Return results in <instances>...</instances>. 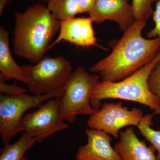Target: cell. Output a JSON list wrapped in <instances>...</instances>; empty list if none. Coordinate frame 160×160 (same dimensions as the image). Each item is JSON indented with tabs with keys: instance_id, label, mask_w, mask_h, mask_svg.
<instances>
[{
	"instance_id": "6da1fadb",
	"label": "cell",
	"mask_w": 160,
	"mask_h": 160,
	"mask_svg": "<svg viewBox=\"0 0 160 160\" xmlns=\"http://www.w3.org/2000/svg\"><path fill=\"white\" fill-rule=\"evenodd\" d=\"M146 25V20H135L117 41L111 53L90 67L89 71L98 72L103 82H119L154 58L160 52V40L142 36Z\"/></svg>"
},
{
	"instance_id": "7a4b0ae2",
	"label": "cell",
	"mask_w": 160,
	"mask_h": 160,
	"mask_svg": "<svg viewBox=\"0 0 160 160\" xmlns=\"http://www.w3.org/2000/svg\"><path fill=\"white\" fill-rule=\"evenodd\" d=\"M13 52L19 57L37 64L49 50L52 40L60 30L61 22L47 7L39 4L29 6L14 14Z\"/></svg>"
},
{
	"instance_id": "3957f363",
	"label": "cell",
	"mask_w": 160,
	"mask_h": 160,
	"mask_svg": "<svg viewBox=\"0 0 160 160\" xmlns=\"http://www.w3.org/2000/svg\"><path fill=\"white\" fill-rule=\"evenodd\" d=\"M160 60V52L156 57L133 74L118 82L98 81L90 94V102L93 109L98 111L101 101L107 99L132 101L156 110L160 107L158 98L152 94L148 86V79L152 69Z\"/></svg>"
},
{
	"instance_id": "277c9868",
	"label": "cell",
	"mask_w": 160,
	"mask_h": 160,
	"mask_svg": "<svg viewBox=\"0 0 160 160\" xmlns=\"http://www.w3.org/2000/svg\"><path fill=\"white\" fill-rule=\"evenodd\" d=\"M21 68L32 95L49 94L64 88L72 72L71 63L62 56L44 57L34 66Z\"/></svg>"
},
{
	"instance_id": "5b68a950",
	"label": "cell",
	"mask_w": 160,
	"mask_h": 160,
	"mask_svg": "<svg viewBox=\"0 0 160 160\" xmlns=\"http://www.w3.org/2000/svg\"><path fill=\"white\" fill-rule=\"evenodd\" d=\"M100 78V75L90 74L82 67L72 72L61 98L59 114L64 121L74 123L78 115L91 116L98 111L91 106L90 94Z\"/></svg>"
},
{
	"instance_id": "8992f818",
	"label": "cell",
	"mask_w": 160,
	"mask_h": 160,
	"mask_svg": "<svg viewBox=\"0 0 160 160\" xmlns=\"http://www.w3.org/2000/svg\"><path fill=\"white\" fill-rule=\"evenodd\" d=\"M64 88L49 94L43 95H29L27 93L9 96L1 94L0 96V133L2 143L10 142L22 130V122L25 112L29 109L38 107L51 98H61Z\"/></svg>"
},
{
	"instance_id": "52a82bcc",
	"label": "cell",
	"mask_w": 160,
	"mask_h": 160,
	"mask_svg": "<svg viewBox=\"0 0 160 160\" xmlns=\"http://www.w3.org/2000/svg\"><path fill=\"white\" fill-rule=\"evenodd\" d=\"M61 98H53L42 104L36 111L26 113L22 122V130L42 142L56 132L69 127L60 116Z\"/></svg>"
},
{
	"instance_id": "ba28073f",
	"label": "cell",
	"mask_w": 160,
	"mask_h": 160,
	"mask_svg": "<svg viewBox=\"0 0 160 160\" xmlns=\"http://www.w3.org/2000/svg\"><path fill=\"white\" fill-rule=\"evenodd\" d=\"M141 109L129 110L122 102L102 104L101 109L90 116L87 123L90 129L101 130L112 136L116 139L120 137V130L126 126H138L142 119Z\"/></svg>"
},
{
	"instance_id": "9c48e42d",
	"label": "cell",
	"mask_w": 160,
	"mask_h": 160,
	"mask_svg": "<svg viewBox=\"0 0 160 160\" xmlns=\"http://www.w3.org/2000/svg\"><path fill=\"white\" fill-rule=\"evenodd\" d=\"M88 13L93 22L111 20L117 23L123 32L135 21L132 5L128 3V0H97Z\"/></svg>"
},
{
	"instance_id": "30bf717a",
	"label": "cell",
	"mask_w": 160,
	"mask_h": 160,
	"mask_svg": "<svg viewBox=\"0 0 160 160\" xmlns=\"http://www.w3.org/2000/svg\"><path fill=\"white\" fill-rule=\"evenodd\" d=\"M87 142L80 146L76 154V160H122L111 145V135L105 132L86 129Z\"/></svg>"
},
{
	"instance_id": "8fae6325",
	"label": "cell",
	"mask_w": 160,
	"mask_h": 160,
	"mask_svg": "<svg viewBox=\"0 0 160 160\" xmlns=\"http://www.w3.org/2000/svg\"><path fill=\"white\" fill-rule=\"evenodd\" d=\"M91 18H72L61 22L58 36L50 44L49 49L62 41L82 47L97 46Z\"/></svg>"
},
{
	"instance_id": "7c38bea8",
	"label": "cell",
	"mask_w": 160,
	"mask_h": 160,
	"mask_svg": "<svg viewBox=\"0 0 160 160\" xmlns=\"http://www.w3.org/2000/svg\"><path fill=\"white\" fill-rule=\"evenodd\" d=\"M114 148L122 160H157L154 147L140 140L132 126L120 132Z\"/></svg>"
},
{
	"instance_id": "4fadbf2b",
	"label": "cell",
	"mask_w": 160,
	"mask_h": 160,
	"mask_svg": "<svg viewBox=\"0 0 160 160\" xmlns=\"http://www.w3.org/2000/svg\"><path fill=\"white\" fill-rule=\"evenodd\" d=\"M0 71L6 81L12 79L26 84L27 81L21 66L15 62L9 46V32L2 26L0 27Z\"/></svg>"
},
{
	"instance_id": "5bb4252c",
	"label": "cell",
	"mask_w": 160,
	"mask_h": 160,
	"mask_svg": "<svg viewBox=\"0 0 160 160\" xmlns=\"http://www.w3.org/2000/svg\"><path fill=\"white\" fill-rule=\"evenodd\" d=\"M36 142V139L24 132L17 142L13 144H5L1 148L0 160H27L25 153Z\"/></svg>"
},
{
	"instance_id": "9a60e30c",
	"label": "cell",
	"mask_w": 160,
	"mask_h": 160,
	"mask_svg": "<svg viewBox=\"0 0 160 160\" xmlns=\"http://www.w3.org/2000/svg\"><path fill=\"white\" fill-rule=\"evenodd\" d=\"M47 8L59 22L72 18L81 13L76 0H52Z\"/></svg>"
},
{
	"instance_id": "2e32d148",
	"label": "cell",
	"mask_w": 160,
	"mask_h": 160,
	"mask_svg": "<svg viewBox=\"0 0 160 160\" xmlns=\"http://www.w3.org/2000/svg\"><path fill=\"white\" fill-rule=\"evenodd\" d=\"M153 113L144 116L137 127L140 133L158 151L157 160H160V131L155 130L151 128L153 125Z\"/></svg>"
},
{
	"instance_id": "e0dca14e",
	"label": "cell",
	"mask_w": 160,
	"mask_h": 160,
	"mask_svg": "<svg viewBox=\"0 0 160 160\" xmlns=\"http://www.w3.org/2000/svg\"><path fill=\"white\" fill-rule=\"evenodd\" d=\"M158 0H132V7L135 20L149 19L153 14L152 5Z\"/></svg>"
},
{
	"instance_id": "ac0fdd59",
	"label": "cell",
	"mask_w": 160,
	"mask_h": 160,
	"mask_svg": "<svg viewBox=\"0 0 160 160\" xmlns=\"http://www.w3.org/2000/svg\"><path fill=\"white\" fill-rule=\"evenodd\" d=\"M3 78V76L0 74V93L4 95L13 96L25 94L28 91V89L22 87H20L17 85V82L15 80L13 84H8Z\"/></svg>"
},
{
	"instance_id": "d6986e66",
	"label": "cell",
	"mask_w": 160,
	"mask_h": 160,
	"mask_svg": "<svg viewBox=\"0 0 160 160\" xmlns=\"http://www.w3.org/2000/svg\"><path fill=\"white\" fill-rule=\"evenodd\" d=\"M148 86L152 93L158 98L160 104V60L150 73L148 79Z\"/></svg>"
},
{
	"instance_id": "ffe728a7",
	"label": "cell",
	"mask_w": 160,
	"mask_h": 160,
	"mask_svg": "<svg viewBox=\"0 0 160 160\" xmlns=\"http://www.w3.org/2000/svg\"><path fill=\"white\" fill-rule=\"evenodd\" d=\"M153 19L155 27L147 32L146 36L148 39L158 38L160 40V0L157 2L155 10L153 13Z\"/></svg>"
},
{
	"instance_id": "44dd1931",
	"label": "cell",
	"mask_w": 160,
	"mask_h": 160,
	"mask_svg": "<svg viewBox=\"0 0 160 160\" xmlns=\"http://www.w3.org/2000/svg\"><path fill=\"white\" fill-rule=\"evenodd\" d=\"M96 1L97 0H76L81 13L89 12Z\"/></svg>"
},
{
	"instance_id": "7402d4cb",
	"label": "cell",
	"mask_w": 160,
	"mask_h": 160,
	"mask_svg": "<svg viewBox=\"0 0 160 160\" xmlns=\"http://www.w3.org/2000/svg\"><path fill=\"white\" fill-rule=\"evenodd\" d=\"M11 0H0V16H2L4 12V9L9 3H11Z\"/></svg>"
},
{
	"instance_id": "603a6c76",
	"label": "cell",
	"mask_w": 160,
	"mask_h": 160,
	"mask_svg": "<svg viewBox=\"0 0 160 160\" xmlns=\"http://www.w3.org/2000/svg\"><path fill=\"white\" fill-rule=\"evenodd\" d=\"M153 114L160 115V107H159V108H158V109H157L156 110H155Z\"/></svg>"
},
{
	"instance_id": "cb8c5ba5",
	"label": "cell",
	"mask_w": 160,
	"mask_h": 160,
	"mask_svg": "<svg viewBox=\"0 0 160 160\" xmlns=\"http://www.w3.org/2000/svg\"><path fill=\"white\" fill-rule=\"evenodd\" d=\"M44 1H48V2H49V1H51L52 0H44Z\"/></svg>"
}]
</instances>
